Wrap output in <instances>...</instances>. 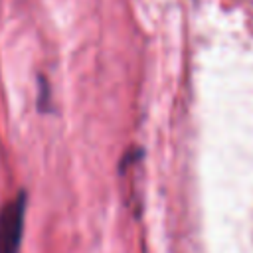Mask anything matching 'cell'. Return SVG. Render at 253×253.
Returning <instances> with one entry per match:
<instances>
[{"mask_svg":"<svg viewBox=\"0 0 253 253\" xmlns=\"http://www.w3.org/2000/svg\"><path fill=\"white\" fill-rule=\"evenodd\" d=\"M26 217V196L20 194L0 210V253H20Z\"/></svg>","mask_w":253,"mask_h":253,"instance_id":"obj_1","label":"cell"}]
</instances>
